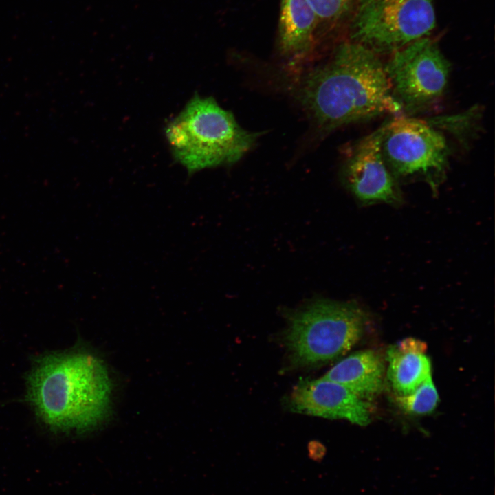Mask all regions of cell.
<instances>
[{
	"label": "cell",
	"instance_id": "cell-1",
	"mask_svg": "<svg viewBox=\"0 0 495 495\" xmlns=\"http://www.w3.org/2000/svg\"><path fill=\"white\" fill-rule=\"evenodd\" d=\"M302 98L318 123L328 129L402 110L379 54L351 40L305 77Z\"/></svg>",
	"mask_w": 495,
	"mask_h": 495
},
{
	"label": "cell",
	"instance_id": "cell-2",
	"mask_svg": "<svg viewBox=\"0 0 495 495\" xmlns=\"http://www.w3.org/2000/svg\"><path fill=\"white\" fill-rule=\"evenodd\" d=\"M111 385L98 358L85 352L52 353L37 359L28 379V396L51 429L85 430L108 412Z\"/></svg>",
	"mask_w": 495,
	"mask_h": 495
},
{
	"label": "cell",
	"instance_id": "cell-3",
	"mask_svg": "<svg viewBox=\"0 0 495 495\" xmlns=\"http://www.w3.org/2000/svg\"><path fill=\"white\" fill-rule=\"evenodd\" d=\"M171 151L189 174L238 161L258 134L241 128L211 98L194 97L166 129Z\"/></svg>",
	"mask_w": 495,
	"mask_h": 495
},
{
	"label": "cell",
	"instance_id": "cell-4",
	"mask_svg": "<svg viewBox=\"0 0 495 495\" xmlns=\"http://www.w3.org/2000/svg\"><path fill=\"white\" fill-rule=\"evenodd\" d=\"M366 320L353 302L316 299L291 311L283 341L292 364L311 366L342 356L360 339Z\"/></svg>",
	"mask_w": 495,
	"mask_h": 495
},
{
	"label": "cell",
	"instance_id": "cell-5",
	"mask_svg": "<svg viewBox=\"0 0 495 495\" xmlns=\"http://www.w3.org/2000/svg\"><path fill=\"white\" fill-rule=\"evenodd\" d=\"M352 12L351 41L378 54L426 36L436 23L432 0H355Z\"/></svg>",
	"mask_w": 495,
	"mask_h": 495
},
{
	"label": "cell",
	"instance_id": "cell-6",
	"mask_svg": "<svg viewBox=\"0 0 495 495\" xmlns=\"http://www.w3.org/2000/svg\"><path fill=\"white\" fill-rule=\"evenodd\" d=\"M382 149L397 180L419 177L434 190L448 166L450 150L446 138L419 119L401 117L384 126Z\"/></svg>",
	"mask_w": 495,
	"mask_h": 495
},
{
	"label": "cell",
	"instance_id": "cell-7",
	"mask_svg": "<svg viewBox=\"0 0 495 495\" xmlns=\"http://www.w3.org/2000/svg\"><path fill=\"white\" fill-rule=\"evenodd\" d=\"M392 92L402 109L417 111L443 96L450 64L434 40L425 36L393 52L384 64Z\"/></svg>",
	"mask_w": 495,
	"mask_h": 495
},
{
	"label": "cell",
	"instance_id": "cell-8",
	"mask_svg": "<svg viewBox=\"0 0 495 495\" xmlns=\"http://www.w3.org/2000/svg\"><path fill=\"white\" fill-rule=\"evenodd\" d=\"M384 126L361 140L352 149L343 170L347 188L363 205L399 206L402 195L382 149Z\"/></svg>",
	"mask_w": 495,
	"mask_h": 495
},
{
	"label": "cell",
	"instance_id": "cell-9",
	"mask_svg": "<svg viewBox=\"0 0 495 495\" xmlns=\"http://www.w3.org/2000/svg\"><path fill=\"white\" fill-rule=\"evenodd\" d=\"M293 412L328 419H343L364 426L370 421L368 404L340 384L321 377L300 380L287 397Z\"/></svg>",
	"mask_w": 495,
	"mask_h": 495
},
{
	"label": "cell",
	"instance_id": "cell-10",
	"mask_svg": "<svg viewBox=\"0 0 495 495\" xmlns=\"http://www.w3.org/2000/svg\"><path fill=\"white\" fill-rule=\"evenodd\" d=\"M280 6L279 48L296 62L312 51L318 20L307 0H280Z\"/></svg>",
	"mask_w": 495,
	"mask_h": 495
},
{
	"label": "cell",
	"instance_id": "cell-11",
	"mask_svg": "<svg viewBox=\"0 0 495 495\" xmlns=\"http://www.w3.org/2000/svg\"><path fill=\"white\" fill-rule=\"evenodd\" d=\"M426 349L424 342L414 338H405L388 349L387 375L397 395L412 393L431 375Z\"/></svg>",
	"mask_w": 495,
	"mask_h": 495
},
{
	"label": "cell",
	"instance_id": "cell-12",
	"mask_svg": "<svg viewBox=\"0 0 495 495\" xmlns=\"http://www.w3.org/2000/svg\"><path fill=\"white\" fill-rule=\"evenodd\" d=\"M384 367L372 350L354 353L342 359L322 377L342 384L363 400L373 399L382 389Z\"/></svg>",
	"mask_w": 495,
	"mask_h": 495
},
{
	"label": "cell",
	"instance_id": "cell-13",
	"mask_svg": "<svg viewBox=\"0 0 495 495\" xmlns=\"http://www.w3.org/2000/svg\"><path fill=\"white\" fill-rule=\"evenodd\" d=\"M397 405L404 412L412 415L430 413L437 407L439 398L430 375L415 390L395 397Z\"/></svg>",
	"mask_w": 495,
	"mask_h": 495
},
{
	"label": "cell",
	"instance_id": "cell-14",
	"mask_svg": "<svg viewBox=\"0 0 495 495\" xmlns=\"http://www.w3.org/2000/svg\"><path fill=\"white\" fill-rule=\"evenodd\" d=\"M318 22L335 24L349 13L355 0H307Z\"/></svg>",
	"mask_w": 495,
	"mask_h": 495
},
{
	"label": "cell",
	"instance_id": "cell-15",
	"mask_svg": "<svg viewBox=\"0 0 495 495\" xmlns=\"http://www.w3.org/2000/svg\"><path fill=\"white\" fill-rule=\"evenodd\" d=\"M309 456L316 462H320L325 455L324 448L318 443H311L309 447Z\"/></svg>",
	"mask_w": 495,
	"mask_h": 495
}]
</instances>
